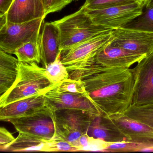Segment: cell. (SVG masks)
I'll return each instance as SVG.
<instances>
[{"label": "cell", "mask_w": 153, "mask_h": 153, "mask_svg": "<svg viewBox=\"0 0 153 153\" xmlns=\"http://www.w3.org/2000/svg\"><path fill=\"white\" fill-rule=\"evenodd\" d=\"M66 68L69 78L83 83L86 97L102 116L124 113L132 105L134 80L131 69L106 67L93 60Z\"/></svg>", "instance_id": "6da1fadb"}, {"label": "cell", "mask_w": 153, "mask_h": 153, "mask_svg": "<svg viewBox=\"0 0 153 153\" xmlns=\"http://www.w3.org/2000/svg\"><path fill=\"white\" fill-rule=\"evenodd\" d=\"M52 22L58 29L62 53L93 37L113 30L94 23L83 6L75 12Z\"/></svg>", "instance_id": "7a4b0ae2"}, {"label": "cell", "mask_w": 153, "mask_h": 153, "mask_svg": "<svg viewBox=\"0 0 153 153\" xmlns=\"http://www.w3.org/2000/svg\"><path fill=\"white\" fill-rule=\"evenodd\" d=\"M54 84L47 78L45 68L40 67L38 64L19 62L17 79L0 100V108L24 98L43 94Z\"/></svg>", "instance_id": "3957f363"}, {"label": "cell", "mask_w": 153, "mask_h": 153, "mask_svg": "<svg viewBox=\"0 0 153 153\" xmlns=\"http://www.w3.org/2000/svg\"><path fill=\"white\" fill-rule=\"evenodd\" d=\"M45 18L20 23L7 21L0 30V49L10 54L40 33Z\"/></svg>", "instance_id": "277c9868"}, {"label": "cell", "mask_w": 153, "mask_h": 153, "mask_svg": "<svg viewBox=\"0 0 153 153\" xmlns=\"http://www.w3.org/2000/svg\"><path fill=\"white\" fill-rule=\"evenodd\" d=\"M144 7L137 2L96 10L85 9L94 23L115 30L139 17Z\"/></svg>", "instance_id": "5b68a950"}, {"label": "cell", "mask_w": 153, "mask_h": 153, "mask_svg": "<svg viewBox=\"0 0 153 153\" xmlns=\"http://www.w3.org/2000/svg\"><path fill=\"white\" fill-rule=\"evenodd\" d=\"M19 133L48 141L55 133L54 111L45 106L30 115L10 121Z\"/></svg>", "instance_id": "8992f818"}, {"label": "cell", "mask_w": 153, "mask_h": 153, "mask_svg": "<svg viewBox=\"0 0 153 153\" xmlns=\"http://www.w3.org/2000/svg\"><path fill=\"white\" fill-rule=\"evenodd\" d=\"M131 69L134 80L132 106L153 104V51Z\"/></svg>", "instance_id": "52a82bcc"}, {"label": "cell", "mask_w": 153, "mask_h": 153, "mask_svg": "<svg viewBox=\"0 0 153 153\" xmlns=\"http://www.w3.org/2000/svg\"><path fill=\"white\" fill-rule=\"evenodd\" d=\"M112 46L121 48L132 54L148 55L153 51V33L126 27L113 30Z\"/></svg>", "instance_id": "ba28073f"}, {"label": "cell", "mask_w": 153, "mask_h": 153, "mask_svg": "<svg viewBox=\"0 0 153 153\" xmlns=\"http://www.w3.org/2000/svg\"><path fill=\"white\" fill-rule=\"evenodd\" d=\"M113 30L93 37L62 53L61 57L62 63L67 67L94 59L102 49L112 42Z\"/></svg>", "instance_id": "9c48e42d"}, {"label": "cell", "mask_w": 153, "mask_h": 153, "mask_svg": "<svg viewBox=\"0 0 153 153\" xmlns=\"http://www.w3.org/2000/svg\"><path fill=\"white\" fill-rule=\"evenodd\" d=\"M53 86L43 94L45 98L47 107L53 111L75 109L84 110L96 116L100 115L94 104L84 94L57 91L53 89Z\"/></svg>", "instance_id": "30bf717a"}, {"label": "cell", "mask_w": 153, "mask_h": 153, "mask_svg": "<svg viewBox=\"0 0 153 153\" xmlns=\"http://www.w3.org/2000/svg\"><path fill=\"white\" fill-rule=\"evenodd\" d=\"M126 137L128 141L137 143L153 142V128L128 116L125 113L107 117Z\"/></svg>", "instance_id": "8fae6325"}, {"label": "cell", "mask_w": 153, "mask_h": 153, "mask_svg": "<svg viewBox=\"0 0 153 153\" xmlns=\"http://www.w3.org/2000/svg\"><path fill=\"white\" fill-rule=\"evenodd\" d=\"M146 57L134 54L121 48L108 44L97 54L94 62L108 67L129 68Z\"/></svg>", "instance_id": "7c38bea8"}, {"label": "cell", "mask_w": 153, "mask_h": 153, "mask_svg": "<svg viewBox=\"0 0 153 153\" xmlns=\"http://www.w3.org/2000/svg\"><path fill=\"white\" fill-rule=\"evenodd\" d=\"M46 106L43 94H37L19 100L0 108V121L10 120L27 116Z\"/></svg>", "instance_id": "4fadbf2b"}, {"label": "cell", "mask_w": 153, "mask_h": 153, "mask_svg": "<svg viewBox=\"0 0 153 153\" xmlns=\"http://www.w3.org/2000/svg\"><path fill=\"white\" fill-rule=\"evenodd\" d=\"M43 0H13L6 13L7 21L20 23L45 18Z\"/></svg>", "instance_id": "5bb4252c"}, {"label": "cell", "mask_w": 153, "mask_h": 153, "mask_svg": "<svg viewBox=\"0 0 153 153\" xmlns=\"http://www.w3.org/2000/svg\"><path fill=\"white\" fill-rule=\"evenodd\" d=\"M39 37L41 63L45 68L62 53L59 49V35L56 26L51 22L44 23Z\"/></svg>", "instance_id": "9a60e30c"}, {"label": "cell", "mask_w": 153, "mask_h": 153, "mask_svg": "<svg viewBox=\"0 0 153 153\" xmlns=\"http://www.w3.org/2000/svg\"><path fill=\"white\" fill-rule=\"evenodd\" d=\"M54 116L56 124L69 127L85 134L96 116L81 110L67 109L55 110Z\"/></svg>", "instance_id": "2e32d148"}, {"label": "cell", "mask_w": 153, "mask_h": 153, "mask_svg": "<svg viewBox=\"0 0 153 153\" xmlns=\"http://www.w3.org/2000/svg\"><path fill=\"white\" fill-rule=\"evenodd\" d=\"M87 134L91 137L108 143L128 141L109 119L100 115L93 119Z\"/></svg>", "instance_id": "e0dca14e"}, {"label": "cell", "mask_w": 153, "mask_h": 153, "mask_svg": "<svg viewBox=\"0 0 153 153\" xmlns=\"http://www.w3.org/2000/svg\"><path fill=\"white\" fill-rule=\"evenodd\" d=\"M18 70L17 58L0 49V100L15 83Z\"/></svg>", "instance_id": "ac0fdd59"}, {"label": "cell", "mask_w": 153, "mask_h": 153, "mask_svg": "<svg viewBox=\"0 0 153 153\" xmlns=\"http://www.w3.org/2000/svg\"><path fill=\"white\" fill-rule=\"evenodd\" d=\"M47 141L24 133H19L13 141L4 150L10 152H45Z\"/></svg>", "instance_id": "d6986e66"}, {"label": "cell", "mask_w": 153, "mask_h": 153, "mask_svg": "<svg viewBox=\"0 0 153 153\" xmlns=\"http://www.w3.org/2000/svg\"><path fill=\"white\" fill-rule=\"evenodd\" d=\"M39 35L40 33L15 50L13 54L16 56L19 62L36 63L38 64L41 63Z\"/></svg>", "instance_id": "ffe728a7"}, {"label": "cell", "mask_w": 153, "mask_h": 153, "mask_svg": "<svg viewBox=\"0 0 153 153\" xmlns=\"http://www.w3.org/2000/svg\"><path fill=\"white\" fill-rule=\"evenodd\" d=\"M61 54H59L53 62L48 64L45 68L46 76L54 84L60 82L69 77V72L66 66L61 61Z\"/></svg>", "instance_id": "44dd1931"}, {"label": "cell", "mask_w": 153, "mask_h": 153, "mask_svg": "<svg viewBox=\"0 0 153 153\" xmlns=\"http://www.w3.org/2000/svg\"><path fill=\"white\" fill-rule=\"evenodd\" d=\"M124 113L153 128V104L140 106L131 105Z\"/></svg>", "instance_id": "7402d4cb"}, {"label": "cell", "mask_w": 153, "mask_h": 153, "mask_svg": "<svg viewBox=\"0 0 153 153\" xmlns=\"http://www.w3.org/2000/svg\"><path fill=\"white\" fill-rule=\"evenodd\" d=\"M153 146V142L137 143L124 141L112 143L105 148L103 152H142L143 149Z\"/></svg>", "instance_id": "603a6c76"}, {"label": "cell", "mask_w": 153, "mask_h": 153, "mask_svg": "<svg viewBox=\"0 0 153 153\" xmlns=\"http://www.w3.org/2000/svg\"><path fill=\"white\" fill-rule=\"evenodd\" d=\"M55 133L54 136L59 139L64 140L73 146L80 149L78 144V140L81 136L84 134L80 131L66 126L56 124L54 122Z\"/></svg>", "instance_id": "cb8c5ba5"}, {"label": "cell", "mask_w": 153, "mask_h": 153, "mask_svg": "<svg viewBox=\"0 0 153 153\" xmlns=\"http://www.w3.org/2000/svg\"><path fill=\"white\" fill-rule=\"evenodd\" d=\"M124 27L153 33V9L146 8L141 15Z\"/></svg>", "instance_id": "d4e9b609"}, {"label": "cell", "mask_w": 153, "mask_h": 153, "mask_svg": "<svg viewBox=\"0 0 153 153\" xmlns=\"http://www.w3.org/2000/svg\"><path fill=\"white\" fill-rule=\"evenodd\" d=\"M53 89L61 92L81 93L86 96V93L83 83L79 80L70 78L56 83L53 86Z\"/></svg>", "instance_id": "484cf974"}, {"label": "cell", "mask_w": 153, "mask_h": 153, "mask_svg": "<svg viewBox=\"0 0 153 153\" xmlns=\"http://www.w3.org/2000/svg\"><path fill=\"white\" fill-rule=\"evenodd\" d=\"M45 152H80V149L73 146L64 140L54 136L47 141L45 146Z\"/></svg>", "instance_id": "4316f807"}, {"label": "cell", "mask_w": 153, "mask_h": 153, "mask_svg": "<svg viewBox=\"0 0 153 153\" xmlns=\"http://www.w3.org/2000/svg\"><path fill=\"white\" fill-rule=\"evenodd\" d=\"M135 2H136V0H85V2L82 6L85 9L96 10Z\"/></svg>", "instance_id": "83f0119b"}, {"label": "cell", "mask_w": 153, "mask_h": 153, "mask_svg": "<svg viewBox=\"0 0 153 153\" xmlns=\"http://www.w3.org/2000/svg\"><path fill=\"white\" fill-rule=\"evenodd\" d=\"M77 1L78 0H45V15L46 17L49 13L59 11L71 3Z\"/></svg>", "instance_id": "f1b7e54d"}, {"label": "cell", "mask_w": 153, "mask_h": 153, "mask_svg": "<svg viewBox=\"0 0 153 153\" xmlns=\"http://www.w3.org/2000/svg\"><path fill=\"white\" fill-rule=\"evenodd\" d=\"M14 139L11 133L6 128L0 127V150H4L5 146Z\"/></svg>", "instance_id": "f546056e"}, {"label": "cell", "mask_w": 153, "mask_h": 153, "mask_svg": "<svg viewBox=\"0 0 153 153\" xmlns=\"http://www.w3.org/2000/svg\"><path fill=\"white\" fill-rule=\"evenodd\" d=\"M13 0H0V14H6Z\"/></svg>", "instance_id": "4dcf8cb0"}, {"label": "cell", "mask_w": 153, "mask_h": 153, "mask_svg": "<svg viewBox=\"0 0 153 153\" xmlns=\"http://www.w3.org/2000/svg\"><path fill=\"white\" fill-rule=\"evenodd\" d=\"M7 22L6 14H0V30Z\"/></svg>", "instance_id": "1f68e13d"}, {"label": "cell", "mask_w": 153, "mask_h": 153, "mask_svg": "<svg viewBox=\"0 0 153 153\" xmlns=\"http://www.w3.org/2000/svg\"><path fill=\"white\" fill-rule=\"evenodd\" d=\"M151 1V0H136V2L140 4L143 7L146 6Z\"/></svg>", "instance_id": "d6a6232c"}, {"label": "cell", "mask_w": 153, "mask_h": 153, "mask_svg": "<svg viewBox=\"0 0 153 153\" xmlns=\"http://www.w3.org/2000/svg\"><path fill=\"white\" fill-rule=\"evenodd\" d=\"M141 152H153V146L143 149Z\"/></svg>", "instance_id": "836d02e7"}, {"label": "cell", "mask_w": 153, "mask_h": 153, "mask_svg": "<svg viewBox=\"0 0 153 153\" xmlns=\"http://www.w3.org/2000/svg\"><path fill=\"white\" fill-rule=\"evenodd\" d=\"M146 7V8H148V9H153V0H151Z\"/></svg>", "instance_id": "e575fe53"}, {"label": "cell", "mask_w": 153, "mask_h": 153, "mask_svg": "<svg viewBox=\"0 0 153 153\" xmlns=\"http://www.w3.org/2000/svg\"><path fill=\"white\" fill-rule=\"evenodd\" d=\"M44 1H45V0H43V1H44Z\"/></svg>", "instance_id": "d590c367"}]
</instances>
